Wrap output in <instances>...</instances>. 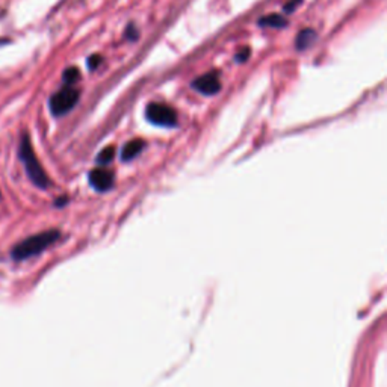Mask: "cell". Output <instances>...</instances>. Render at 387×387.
<instances>
[{"mask_svg":"<svg viewBox=\"0 0 387 387\" xmlns=\"http://www.w3.org/2000/svg\"><path fill=\"white\" fill-rule=\"evenodd\" d=\"M61 233L58 230H47L43 233H38L30 236V238L21 241L12 250L14 260H26L29 257H34L39 252H43L46 248H49L52 244L59 239Z\"/></svg>","mask_w":387,"mask_h":387,"instance_id":"6da1fadb","label":"cell"},{"mask_svg":"<svg viewBox=\"0 0 387 387\" xmlns=\"http://www.w3.org/2000/svg\"><path fill=\"white\" fill-rule=\"evenodd\" d=\"M20 159H21L23 165H25L29 179L34 181V185H37L41 189H46L47 186H49V179H47L43 167L39 165L37 156L34 153L32 144H30V141L26 135L21 138V142H20Z\"/></svg>","mask_w":387,"mask_h":387,"instance_id":"7a4b0ae2","label":"cell"},{"mask_svg":"<svg viewBox=\"0 0 387 387\" xmlns=\"http://www.w3.org/2000/svg\"><path fill=\"white\" fill-rule=\"evenodd\" d=\"M79 96H81V92L73 88V86H64V88L59 90L58 92H54L49 101L52 114L54 117H62L68 114L70 110L77 105Z\"/></svg>","mask_w":387,"mask_h":387,"instance_id":"3957f363","label":"cell"},{"mask_svg":"<svg viewBox=\"0 0 387 387\" xmlns=\"http://www.w3.org/2000/svg\"><path fill=\"white\" fill-rule=\"evenodd\" d=\"M146 118L161 128H176L177 126V112L172 108L163 103H150L146 108Z\"/></svg>","mask_w":387,"mask_h":387,"instance_id":"277c9868","label":"cell"},{"mask_svg":"<svg viewBox=\"0 0 387 387\" xmlns=\"http://www.w3.org/2000/svg\"><path fill=\"white\" fill-rule=\"evenodd\" d=\"M192 88L203 94V96H215V94L221 91L219 73H217V71H210L208 75L197 77L192 82Z\"/></svg>","mask_w":387,"mask_h":387,"instance_id":"5b68a950","label":"cell"},{"mask_svg":"<svg viewBox=\"0 0 387 387\" xmlns=\"http://www.w3.org/2000/svg\"><path fill=\"white\" fill-rule=\"evenodd\" d=\"M90 183L99 192L109 191L114 185V175L105 168H96L90 172Z\"/></svg>","mask_w":387,"mask_h":387,"instance_id":"8992f818","label":"cell"},{"mask_svg":"<svg viewBox=\"0 0 387 387\" xmlns=\"http://www.w3.org/2000/svg\"><path fill=\"white\" fill-rule=\"evenodd\" d=\"M146 147V142L142 139H132L129 141L128 144L124 146V148L121 150V159L124 162H129L132 159H135V157L142 152V148Z\"/></svg>","mask_w":387,"mask_h":387,"instance_id":"52a82bcc","label":"cell"},{"mask_svg":"<svg viewBox=\"0 0 387 387\" xmlns=\"http://www.w3.org/2000/svg\"><path fill=\"white\" fill-rule=\"evenodd\" d=\"M317 32H315L313 29H303L301 32H299L297 35V39H295V47H297V50H307L309 47L313 46V43L317 41Z\"/></svg>","mask_w":387,"mask_h":387,"instance_id":"ba28073f","label":"cell"},{"mask_svg":"<svg viewBox=\"0 0 387 387\" xmlns=\"http://www.w3.org/2000/svg\"><path fill=\"white\" fill-rule=\"evenodd\" d=\"M259 26L260 28H286L288 26V20L283 17L280 14H271L266 15V17H262L259 20Z\"/></svg>","mask_w":387,"mask_h":387,"instance_id":"9c48e42d","label":"cell"},{"mask_svg":"<svg viewBox=\"0 0 387 387\" xmlns=\"http://www.w3.org/2000/svg\"><path fill=\"white\" fill-rule=\"evenodd\" d=\"M79 79H81V71H79V68H76V67H71L64 71V77H62V81H64L66 86H73Z\"/></svg>","mask_w":387,"mask_h":387,"instance_id":"30bf717a","label":"cell"},{"mask_svg":"<svg viewBox=\"0 0 387 387\" xmlns=\"http://www.w3.org/2000/svg\"><path fill=\"white\" fill-rule=\"evenodd\" d=\"M114 156H115V147H112V146L106 147V148L101 150L100 155L97 156V163H100V165H108V163L112 162Z\"/></svg>","mask_w":387,"mask_h":387,"instance_id":"8fae6325","label":"cell"},{"mask_svg":"<svg viewBox=\"0 0 387 387\" xmlns=\"http://www.w3.org/2000/svg\"><path fill=\"white\" fill-rule=\"evenodd\" d=\"M138 37H139V32H138L137 26L133 25V23H130V25L126 28V38H128L129 41H137Z\"/></svg>","mask_w":387,"mask_h":387,"instance_id":"7c38bea8","label":"cell"},{"mask_svg":"<svg viewBox=\"0 0 387 387\" xmlns=\"http://www.w3.org/2000/svg\"><path fill=\"white\" fill-rule=\"evenodd\" d=\"M101 62H103V57H101V54H92V57L88 58V68L96 70L101 66Z\"/></svg>","mask_w":387,"mask_h":387,"instance_id":"4fadbf2b","label":"cell"},{"mask_svg":"<svg viewBox=\"0 0 387 387\" xmlns=\"http://www.w3.org/2000/svg\"><path fill=\"white\" fill-rule=\"evenodd\" d=\"M250 54H251L250 49H248V47H246V49H242L238 54H236L235 61H236V62H246V61L250 58Z\"/></svg>","mask_w":387,"mask_h":387,"instance_id":"5bb4252c","label":"cell"},{"mask_svg":"<svg viewBox=\"0 0 387 387\" xmlns=\"http://www.w3.org/2000/svg\"><path fill=\"white\" fill-rule=\"evenodd\" d=\"M301 2H303V0H290V2L286 6L283 8V10H284V12H286V14H292V12L297 10V8L299 6V3H301Z\"/></svg>","mask_w":387,"mask_h":387,"instance_id":"9a60e30c","label":"cell"}]
</instances>
